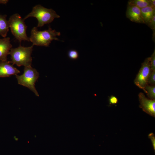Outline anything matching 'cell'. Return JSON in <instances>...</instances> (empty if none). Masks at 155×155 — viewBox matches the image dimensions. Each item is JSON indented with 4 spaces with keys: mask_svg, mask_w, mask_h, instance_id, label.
Returning a JSON list of instances; mask_svg holds the SVG:
<instances>
[{
    "mask_svg": "<svg viewBox=\"0 0 155 155\" xmlns=\"http://www.w3.org/2000/svg\"><path fill=\"white\" fill-rule=\"evenodd\" d=\"M20 73V71L11 64L10 61H0V78L9 77Z\"/></svg>",
    "mask_w": 155,
    "mask_h": 155,
    "instance_id": "cell-9",
    "label": "cell"
},
{
    "mask_svg": "<svg viewBox=\"0 0 155 155\" xmlns=\"http://www.w3.org/2000/svg\"><path fill=\"white\" fill-rule=\"evenodd\" d=\"M149 138L150 139L152 142L153 148L155 150V137L153 133H151L148 135Z\"/></svg>",
    "mask_w": 155,
    "mask_h": 155,
    "instance_id": "cell-20",
    "label": "cell"
},
{
    "mask_svg": "<svg viewBox=\"0 0 155 155\" xmlns=\"http://www.w3.org/2000/svg\"><path fill=\"white\" fill-rule=\"evenodd\" d=\"M14 138L15 139V140L16 141H18V138H16V136H14Z\"/></svg>",
    "mask_w": 155,
    "mask_h": 155,
    "instance_id": "cell-23",
    "label": "cell"
},
{
    "mask_svg": "<svg viewBox=\"0 0 155 155\" xmlns=\"http://www.w3.org/2000/svg\"><path fill=\"white\" fill-rule=\"evenodd\" d=\"M155 33V15H154L147 25Z\"/></svg>",
    "mask_w": 155,
    "mask_h": 155,
    "instance_id": "cell-18",
    "label": "cell"
},
{
    "mask_svg": "<svg viewBox=\"0 0 155 155\" xmlns=\"http://www.w3.org/2000/svg\"><path fill=\"white\" fill-rule=\"evenodd\" d=\"M8 21L12 34L20 43L22 41H30L26 34L27 26L20 15L16 13L12 15Z\"/></svg>",
    "mask_w": 155,
    "mask_h": 155,
    "instance_id": "cell-4",
    "label": "cell"
},
{
    "mask_svg": "<svg viewBox=\"0 0 155 155\" xmlns=\"http://www.w3.org/2000/svg\"><path fill=\"white\" fill-rule=\"evenodd\" d=\"M36 18L38 21L37 27H42L45 24L52 22L55 18L60 17L56 12L52 9H48L40 5H37L32 8L30 13L26 16L24 20L28 18Z\"/></svg>",
    "mask_w": 155,
    "mask_h": 155,
    "instance_id": "cell-3",
    "label": "cell"
},
{
    "mask_svg": "<svg viewBox=\"0 0 155 155\" xmlns=\"http://www.w3.org/2000/svg\"><path fill=\"white\" fill-rule=\"evenodd\" d=\"M141 11L144 24L147 25L155 15V8L149 6L141 9Z\"/></svg>",
    "mask_w": 155,
    "mask_h": 155,
    "instance_id": "cell-11",
    "label": "cell"
},
{
    "mask_svg": "<svg viewBox=\"0 0 155 155\" xmlns=\"http://www.w3.org/2000/svg\"><path fill=\"white\" fill-rule=\"evenodd\" d=\"M151 71L150 57H148L142 63L140 69L134 80L135 84L144 92L145 87L148 84V80Z\"/></svg>",
    "mask_w": 155,
    "mask_h": 155,
    "instance_id": "cell-6",
    "label": "cell"
},
{
    "mask_svg": "<svg viewBox=\"0 0 155 155\" xmlns=\"http://www.w3.org/2000/svg\"><path fill=\"white\" fill-rule=\"evenodd\" d=\"M7 0H0V4H6L8 2Z\"/></svg>",
    "mask_w": 155,
    "mask_h": 155,
    "instance_id": "cell-22",
    "label": "cell"
},
{
    "mask_svg": "<svg viewBox=\"0 0 155 155\" xmlns=\"http://www.w3.org/2000/svg\"><path fill=\"white\" fill-rule=\"evenodd\" d=\"M68 55L70 59L73 60L78 59L79 56L78 52L75 50L69 51L68 52Z\"/></svg>",
    "mask_w": 155,
    "mask_h": 155,
    "instance_id": "cell-15",
    "label": "cell"
},
{
    "mask_svg": "<svg viewBox=\"0 0 155 155\" xmlns=\"http://www.w3.org/2000/svg\"><path fill=\"white\" fill-rule=\"evenodd\" d=\"M9 25L7 20V15L0 14V35L6 37L9 31Z\"/></svg>",
    "mask_w": 155,
    "mask_h": 155,
    "instance_id": "cell-12",
    "label": "cell"
},
{
    "mask_svg": "<svg viewBox=\"0 0 155 155\" xmlns=\"http://www.w3.org/2000/svg\"><path fill=\"white\" fill-rule=\"evenodd\" d=\"M140 105L139 107L144 112L150 115L155 117V100L147 98L144 93L140 92L138 94Z\"/></svg>",
    "mask_w": 155,
    "mask_h": 155,
    "instance_id": "cell-7",
    "label": "cell"
},
{
    "mask_svg": "<svg viewBox=\"0 0 155 155\" xmlns=\"http://www.w3.org/2000/svg\"><path fill=\"white\" fill-rule=\"evenodd\" d=\"M39 76V73L37 70L31 66L25 67L23 74L21 75H16V77L18 84L28 88L36 96H39L35 86Z\"/></svg>",
    "mask_w": 155,
    "mask_h": 155,
    "instance_id": "cell-5",
    "label": "cell"
},
{
    "mask_svg": "<svg viewBox=\"0 0 155 155\" xmlns=\"http://www.w3.org/2000/svg\"><path fill=\"white\" fill-rule=\"evenodd\" d=\"M148 84L150 85H155V71H151L148 78Z\"/></svg>",
    "mask_w": 155,
    "mask_h": 155,
    "instance_id": "cell-17",
    "label": "cell"
},
{
    "mask_svg": "<svg viewBox=\"0 0 155 155\" xmlns=\"http://www.w3.org/2000/svg\"><path fill=\"white\" fill-rule=\"evenodd\" d=\"M126 15L127 18L133 22L144 24L141 9L135 6L128 4Z\"/></svg>",
    "mask_w": 155,
    "mask_h": 155,
    "instance_id": "cell-8",
    "label": "cell"
},
{
    "mask_svg": "<svg viewBox=\"0 0 155 155\" xmlns=\"http://www.w3.org/2000/svg\"><path fill=\"white\" fill-rule=\"evenodd\" d=\"M150 6L155 8V0H149Z\"/></svg>",
    "mask_w": 155,
    "mask_h": 155,
    "instance_id": "cell-21",
    "label": "cell"
},
{
    "mask_svg": "<svg viewBox=\"0 0 155 155\" xmlns=\"http://www.w3.org/2000/svg\"><path fill=\"white\" fill-rule=\"evenodd\" d=\"M12 48L9 37L0 38V61H7V56Z\"/></svg>",
    "mask_w": 155,
    "mask_h": 155,
    "instance_id": "cell-10",
    "label": "cell"
},
{
    "mask_svg": "<svg viewBox=\"0 0 155 155\" xmlns=\"http://www.w3.org/2000/svg\"><path fill=\"white\" fill-rule=\"evenodd\" d=\"M33 45L24 47L20 45L16 48H12L9 52L11 61H10L13 65L16 64L18 67L31 66L32 58L31 54Z\"/></svg>",
    "mask_w": 155,
    "mask_h": 155,
    "instance_id": "cell-2",
    "label": "cell"
},
{
    "mask_svg": "<svg viewBox=\"0 0 155 155\" xmlns=\"http://www.w3.org/2000/svg\"><path fill=\"white\" fill-rule=\"evenodd\" d=\"M150 62L152 71H155V50L150 57Z\"/></svg>",
    "mask_w": 155,
    "mask_h": 155,
    "instance_id": "cell-16",
    "label": "cell"
},
{
    "mask_svg": "<svg viewBox=\"0 0 155 155\" xmlns=\"http://www.w3.org/2000/svg\"><path fill=\"white\" fill-rule=\"evenodd\" d=\"M61 33L55 30H53L50 26L48 29L44 31H39L37 27H34L31 30L30 41L32 45L49 46L53 40H59L56 37L59 36Z\"/></svg>",
    "mask_w": 155,
    "mask_h": 155,
    "instance_id": "cell-1",
    "label": "cell"
},
{
    "mask_svg": "<svg viewBox=\"0 0 155 155\" xmlns=\"http://www.w3.org/2000/svg\"><path fill=\"white\" fill-rule=\"evenodd\" d=\"M128 4L135 6L140 9L150 6L149 0H130Z\"/></svg>",
    "mask_w": 155,
    "mask_h": 155,
    "instance_id": "cell-13",
    "label": "cell"
},
{
    "mask_svg": "<svg viewBox=\"0 0 155 155\" xmlns=\"http://www.w3.org/2000/svg\"><path fill=\"white\" fill-rule=\"evenodd\" d=\"M145 93L147 94L149 99L155 100V86L147 85L145 87Z\"/></svg>",
    "mask_w": 155,
    "mask_h": 155,
    "instance_id": "cell-14",
    "label": "cell"
},
{
    "mask_svg": "<svg viewBox=\"0 0 155 155\" xmlns=\"http://www.w3.org/2000/svg\"><path fill=\"white\" fill-rule=\"evenodd\" d=\"M109 101L110 105L115 104L118 103V99L116 96L112 95L109 98Z\"/></svg>",
    "mask_w": 155,
    "mask_h": 155,
    "instance_id": "cell-19",
    "label": "cell"
}]
</instances>
